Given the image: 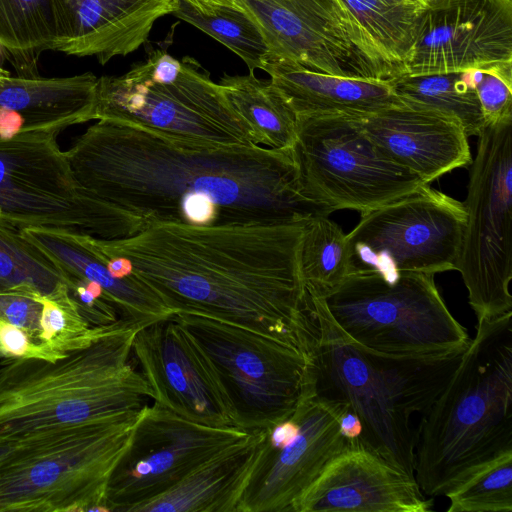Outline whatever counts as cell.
Segmentation results:
<instances>
[{"instance_id": "cell-1", "label": "cell", "mask_w": 512, "mask_h": 512, "mask_svg": "<svg viewBox=\"0 0 512 512\" xmlns=\"http://www.w3.org/2000/svg\"><path fill=\"white\" fill-rule=\"evenodd\" d=\"M66 154L97 200L99 239L129 238L158 223H295L332 213L304 195L293 148L194 146L98 120Z\"/></svg>"}, {"instance_id": "cell-2", "label": "cell", "mask_w": 512, "mask_h": 512, "mask_svg": "<svg viewBox=\"0 0 512 512\" xmlns=\"http://www.w3.org/2000/svg\"><path fill=\"white\" fill-rule=\"evenodd\" d=\"M309 220L167 222L125 239L81 237L102 256L125 258L130 275L174 314L238 325L304 351L307 318L300 250Z\"/></svg>"}, {"instance_id": "cell-3", "label": "cell", "mask_w": 512, "mask_h": 512, "mask_svg": "<svg viewBox=\"0 0 512 512\" xmlns=\"http://www.w3.org/2000/svg\"><path fill=\"white\" fill-rule=\"evenodd\" d=\"M141 327L125 321L67 333L46 355L0 361V445L139 411L153 391L130 362Z\"/></svg>"}, {"instance_id": "cell-4", "label": "cell", "mask_w": 512, "mask_h": 512, "mask_svg": "<svg viewBox=\"0 0 512 512\" xmlns=\"http://www.w3.org/2000/svg\"><path fill=\"white\" fill-rule=\"evenodd\" d=\"M306 393L343 403L360 418L358 442L414 476L416 429L443 391L467 348L437 356H400L366 349L335 324L323 298L305 291Z\"/></svg>"}, {"instance_id": "cell-5", "label": "cell", "mask_w": 512, "mask_h": 512, "mask_svg": "<svg viewBox=\"0 0 512 512\" xmlns=\"http://www.w3.org/2000/svg\"><path fill=\"white\" fill-rule=\"evenodd\" d=\"M421 416L414 477L425 495H444L512 451V311L477 322L456 371Z\"/></svg>"}, {"instance_id": "cell-6", "label": "cell", "mask_w": 512, "mask_h": 512, "mask_svg": "<svg viewBox=\"0 0 512 512\" xmlns=\"http://www.w3.org/2000/svg\"><path fill=\"white\" fill-rule=\"evenodd\" d=\"M94 120L131 124L206 147L258 145L219 83L196 59L151 50L119 76H101Z\"/></svg>"}, {"instance_id": "cell-7", "label": "cell", "mask_w": 512, "mask_h": 512, "mask_svg": "<svg viewBox=\"0 0 512 512\" xmlns=\"http://www.w3.org/2000/svg\"><path fill=\"white\" fill-rule=\"evenodd\" d=\"M140 411L0 445V511L109 512V481Z\"/></svg>"}, {"instance_id": "cell-8", "label": "cell", "mask_w": 512, "mask_h": 512, "mask_svg": "<svg viewBox=\"0 0 512 512\" xmlns=\"http://www.w3.org/2000/svg\"><path fill=\"white\" fill-rule=\"evenodd\" d=\"M329 315L350 339L382 354L437 356L468 347L470 338L451 314L434 275L351 273L323 298Z\"/></svg>"}, {"instance_id": "cell-9", "label": "cell", "mask_w": 512, "mask_h": 512, "mask_svg": "<svg viewBox=\"0 0 512 512\" xmlns=\"http://www.w3.org/2000/svg\"><path fill=\"white\" fill-rule=\"evenodd\" d=\"M174 315L209 361L234 427L265 430L295 411L306 388L308 356L301 348L206 316Z\"/></svg>"}, {"instance_id": "cell-10", "label": "cell", "mask_w": 512, "mask_h": 512, "mask_svg": "<svg viewBox=\"0 0 512 512\" xmlns=\"http://www.w3.org/2000/svg\"><path fill=\"white\" fill-rule=\"evenodd\" d=\"M477 137L455 270L480 322L512 311V121L486 125Z\"/></svg>"}, {"instance_id": "cell-11", "label": "cell", "mask_w": 512, "mask_h": 512, "mask_svg": "<svg viewBox=\"0 0 512 512\" xmlns=\"http://www.w3.org/2000/svg\"><path fill=\"white\" fill-rule=\"evenodd\" d=\"M293 152L304 195L332 212L361 214L426 184L386 158L346 115L297 116Z\"/></svg>"}, {"instance_id": "cell-12", "label": "cell", "mask_w": 512, "mask_h": 512, "mask_svg": "<svg viewBox=\"0 0 512 512\" xmlns=\"http://www.w3.org/2000/svg\"><path fill=\"white\" fill-rule=\"evenodd\" d=\"M465 223L462 202L424 184L360 214L347 234L351 273L375 272L392 278L400 272L435 275L455 270Z\"/></svg>"}, {"instance_id": "cell-13", "label": "cell", "mask_w": 512, "mask_h": 512, "mask_svg": "<svg viewBox=\"0 0 512 512\" xmlns=\"http://www.w3.org/2000/svg\"><path fill=\"white\" fill-rule=\"evenodd\" d=\"M57 133L0 137V222L95 237L97 202L77 182Z\"/></svg>"}, {"instance_id": "cell-14", "label": "cell", "mask_w": 512, "mask_h": 512, "mask_svg": "<svg viewBox=\"0 0 512 512\" xmlns=\"http://www.w3.org/2000/svg\"><path fill=\"white\" fill-rule=\"evenodd\" d=\"M342 407L305 393L289 417L263 430L235 512H294L324 467L350 445L339 428Z\"/></svg>"}, {"instance_id": "cell-15", "label": "cell", "mask_w": 512, "mask_h": 512, "mask_svg": "<svg viewBox=\"0 0 512 512\" xmlns=\"http://www.w3.org/2000/svg\"><path fill=\"white\" fill-rule=\"evenodd\" d=\"M248 433L195 423L156 403L145 405L110 478L108 511L134 512Z\"/></svg>"}, {"instance_id": "cell-16", "label": "cell", "mask_w": 512, "mask_h": 512, "mask_svg": "<svg viewBox=\"0 0 512 512\" xmlns=\"http://www.w3.org/2000/svg\"><path fill=\"white\" fill-rule=\"evenodd\" d=\"M512 65V0H428L398 75Z\"/></svg>"}, {"instance_id": "cell-17", "label": "cell", "mask_w": 512, "mask_h": 512, "mask_svg": "<svg viewBox=\"0 0 512 512\" xmlns=\"http://www.w3.org/2000/svg\"><path fill=\"white\" fill-rule=\"evenodd\" d=\"M132 355L154 403L195 423L234 427L209 361L175 315L141 327L133 338Z\"/></svg>"}, {"instance_id": "cell-18", "label": "cell", "mask_w": 512, "mask_h": 512, "mask_svg": "<svg viewBox=\"0 0 512 512\" xmlns=\"http://www.w3.org/2000/svg\"><path fill=\"white\" fill-rule=\"evenodd\" d=\"M240 2L259 26L270 58L334 76L377 78L351 43L334 0Z\"/></svg>"}, {"instance_id": "cell-19", "label": "cell", "mask_w": 512, "mask_h": 512, "mask_svg": "<svg viewBox=\"0 0 512 512\" xmlns=\"http://www.w3.org/2000/svg\"><path fill=\"white\" fill-rule=\"evenodd\" d=\"M432 506L414 476L358 442L324 467L294 512H426Z\"/></svg>"}, {"instance_id": "cell-20", "label": "cell", "mask_w": 512, "mask_h": 512, "mask_svg": "<svg viewBox=\"0 0 512 512\" xmlns=\"http://www.w3.org/2000/svg\"><path fill=\"white\" fill-rule=\"evenodd\" d=\"M346 116L386 158L426 184L472 162L461 124L435 110L402 101L372 113Z\"/></svg>"}, {"instance_id": "cell-21", "label": "cell", "mask_w": 512, "mask_h": 512, "mask_svg": "<svg viewBox=\"0 0 512 512\" xmlns=\"http://www.w3.org/2000/svg\"><path fill=\"white\" fill-rule=\"evenodd\" d=\"M178 0H55L57 36L52 50L94 56L102 65L142 46Z\"/></svg>"}, {"instance_id": "cell-22", "label": "cell", "mask_w": 512, "mask_h": 512, "mask_svg": "<svg viewBox=\"0 0 512 512\" xmlns=\"http://www.w3.org/2000/svg\"><path fill=\"white\" fill-rule=\"evenodd\" d=\"M98 77L92 72L54 78L0 79V137L59 134L94 120Z\"/></svg>"}, {"instance_id": "cell-23", "label": "cell", "mask_w": 512, "mask_h": 512, "mask_svg": "<svg viewBox=\"0 0 512 512\" xmlns=\"http://www.w3.org/2000/svg\"><path fill=\"white\" fill-rule=\"evenodd\" d=\"M263 71L296 116L359 115L402 102L389 79L334 76L276 58Z\"/></svg>"}, {"instance_id": "cell-24", "label": "cell", "mask_w": 512, "mask_h": 512, "mask_svg": "<svg viewBox=\"0 0 512 512\" xmlns=\"http://www.w3.org/2000/svg\"><path fill=\"white\" fill-rule=\"evenodd\" d=\"M60 269L99 284L117 308L120 319L144 327L174 315L173 311L133 276L116 278L105 262L81 238L65 231L26 228L20 230Z\"/></svg>"}, {"instance_id": "cell-25", "label": "cell", "mask_w": 512, "mask_h": 512, "mask_svg": "<svg viewBox=\"0 0 512 512\" xmlns=\"http://www.w3.org/2000/svg\"><path fill=\"white\" fill-rule=\"evenodd\" d=\"M262 433L249 432L134 512H235Z\"/></svg>"}, {"instance_id": "cell-26", "label": "cell", "mask_w": 512, "mask_h": 512, "mask_svg": "<svg viewBox=\"0 0 512 512\" xmlns=\"http://www.w3.org/2000/svg\"><path fill=\"white\" fill-rule=\"evenodd\" d=\"M347 35L377 78L395 77L422 8L386 0H334Z\"/></svg>"}, {"instance_id": "cell-27", "label": "cell", "mask_w": 512, "mask_h": 512, "mask_svg": "<svg viewBox=\"0 0 512 512\" xmlns=\"http://www.w3.org/2000/svg\"><path fill=\"white\" fill-rule=\"evenodd\" d=\"M233 108L252 131L258 145L292 149L297 138V116L270 79L224 74L219 82Z\"/></svg>"}, {"instance_id": "cell-28", "label": "cell", "mask_w": 512, "mask_h": 512, "mask_svg": "<svg viewBox=\"0 0 512 512\" xmlns=\"http://www.w3.org/2000/svg\"><path fill=\"white\" fill-rule=\"evenodd\" d=\"M9 290L48 298L80 316L57 265L20 230L0 222V291Z\"/></svg>"}, {"instance_id": "cell-29", "label": "cell", "mask_w": 512, "mask_h": 512, "mask_svg": "<svg viewBox=\"0 0 512 512\" xmlns=\"http://www.w3.org/2000/svg\"><path fill=\"white\" fill-rule=\"evenodd\" d=\"M56 36L55 0H0V46L18 77H40V55L52 50Z\"/></svg>"}, {"instance_id": "cell-30", "label": "cell", "mask_w": 512, "mask_h": 512, "mask_svg": "<svg viewBox=\"0 0 512 512\" xmlns=\"http://www.w3.org/2000/svg\"><path fill=\"white\" fill-rule=\"evenodd\" d=\"M389 80L403 102L432 109L457 120L468 137L478 136L486 126L475 89L474 70L398 75Z\"/></svg>"}, {"instance_id": "cell-31", "label": "cell", "mask_w": 512, "mask_h": 512, "mask_svg": "<svg viewBox=\"0 0 512 512\" xmlns=\"http://www.w3.org/2000/svg\"><path fill=\"white\" fill-rule=\"evenodd\" d=\"M300 273L305 291L319 298L336 290L351 273L347 234L328 216L317 215L307 222Z\"/></svg>"}, {"instance_id": "cell-32", "label": "cell", "mask_w": 512, "mask_h": 512, "mask_svg": "<svg viewBox=\"0 0 512 512\" xmlns=\"http://www.w3.org/2000/svg\"><path fill=\"white\" fill-rule=\"evenodd\" d=\"M172 15L222 43L247 65L249 72L264 70L270 51L254 19L244 10L220 7L211 14L178 0Z\"/></svg>"}, {"instance_id": "cell-33", "label": "cell", "mask_w": 512, "mask_h": 512, "mask_svg": "<svg viewBox=\"0 0 512 512\" xmlns=\"http://www.w3.org/2000/svg\"><path fill=\"white\" fill-rule=\"evenodd\" d=\"M444 495L447 512H511L512 451L479 466Z\"/></svg>"}, {"instance_id": "cell-34", "label": "cell", "mask_w": 512, "mask_h": 512, "mask_svg": "<svg viewBox=\"0 0 512 512\" xmlns=\"http://www.w3.org/2000/svg\"><path fill=\"white\" fill-rule=\"evenodd\" d=\"M474 80L485 124L512 121V65L474 70Z\"/></svg>"}, {"instance_id": "cell-35", "label": "cell", "mask_w": 512, "mask_h": 512, "mask_svg": "<svg viewBox=\"0 0 512 512\" xmlns=\"http://www.w3.org/2000/svg\"><path fill=\"white\" fill-rule=\"evenodd\" d=\"M41 312L40 296L16 290L0 291V319L23 329L30 338H39Z\"/></svg>"}, {"instance_id": "cell-36", "label": "cell", "mask_w": 512, "mask_h": 512, "mask_svg": "<svg viewBox=\"0 0 512 512\" xmlns=\"http://www.w3.org/2000/svg\"><path fill=\"white\" fill-rule=\"evenodd\" d=\"M42 301V312L40 319L39 339L43 342H50L64 333L67 324L73 327L84 328L90 325L82 317H74L55 301L40 297Z\"/></svg>"}, {"instance_id": "cell-37", "label": "cell", "mask_w": 512, "mask_h": 512, "mask_svg": "<svg viewBox=\"0 0 512 512\" xmlns=\"http://www.w3.org/2000/svg\"><path fill=\"white\" fill-rule=\"evenodd\" d=\"M0 348L5 356L37 355L38 348L30 342L23 329L0 319Z\"/></svg>"}, {"instance_id": "cell-38", "label": "cell", "mask_w": 512, "mask_h": 512, "mask_svg": "<svg viewBox=\"0 0 512 512\" xmlns=\"http://www.w3.org/2000/svg\"><path fill=\"white\" fill-rule=\"evenodd\" d=\"M339 428L342 436L350 444L358 443L362 433V423L358 415L346 404H343L339 416Z\"/></svg>"}, {"instance_id": "cell-39", "label": "cell", "mask_w": 512, "mask_h": 512, "mask_svg": "<svg viewBox=\"0 0 512 512\" xmlns=\"http://www.w3.org/2000/svg\"><path fill=\"white\" fill-rule=\"evenodd\" d=\"M196 7L199 11L211 14L220 7H232L244 10L240 0H184ZM245 11V10H244Z\"/></svg>"}, {"instance_id": "cell-40", "label": "cell", "mask_w": 512, "mask_h": 512, "mask_svg": "<svg viewBox=\"0 0 512 512\" xmlns=\"http://www.w3.org/2000/svg\"><path fill=\"white\" fill-rule=\"evenodd\" d=\"M392 3L404 4L425 9L428 6L427 0H386Z\"/></svg>"}, {"instance_id": "cell-41", "label": "cell", "mask_w": 512, "mask_h": 512, "mask_svg": "<svg viewBox=\"0 0 512 512\" xmlns=\"http://www.w3.org/2000/svg\"><path fill=\"white\" fill-rule=\"evenodd\" d=\"M10 73L0 66V79L9 77Z\"/></svg>"}, {"instance_id": "cell-42", "label": "cell", "mask_w": 512, "mask_h": 512, "mask_svg": "<svg viewBox=\"0 0 512 512\" xmlns=\"http://www.w3.org/2000/svg\"><path fill=\"white\" fill-rule=\"evenodd\" d=\"M6 357L0 348V358Z\"/></svg>"}, {"instance_id": "cell-43", "label": "cell", "mask_w": 512, "mask_h": 512, "mask_svg": "<svg viewBox=\"0 0 512 512\" xmlns=\"http://www.w3.org/2000/svg\"><path fill=\"white\" fill-rule=\"evenodd\" d=\"M428 1V0H427Z\"/></svg>"}]
</instances>
